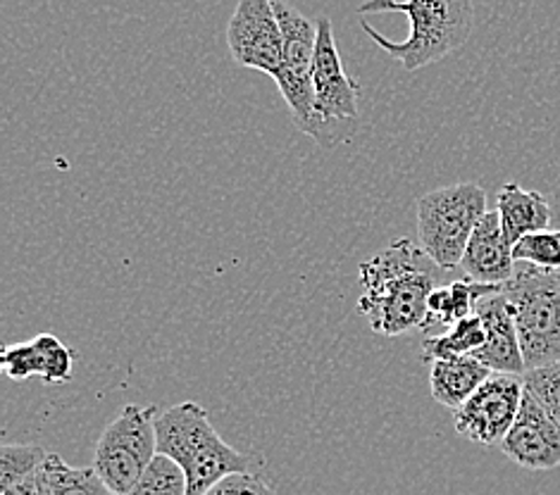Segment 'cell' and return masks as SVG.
Instances as JSON below:
<instances>
[{
  "mask_svg": "<svg viewBox=\"0 0 560 495\" xmlns=\"http://www.w3.org/2000/svg\"><path fill=\"white\" fill-rule=\"evenodd\" d=\"M499 217L505 238L515 246L520 238L551 229V205L539 191L520 184H505L499 191Z\"/></svg>",
  "mask_w": 560,
  "mask_h": 495,
  "instance_id": "obj_14",
  "label": "cell"
},
{
  "mask_svg": "<svg viewBox=\"0 0 560 495\" xmlns=\"http://www.w3.org/2000/svg\"><path fill=\"white\" fill-rule=\"evenodd\" d=\"M77 353L52 333H38L32 341L5 345L0 367L12 381L42 377L44 384H68L74 374Z\"/></svg>",
  "mask_w": 560,
  "mask_h": 495,
  "instance_id": "obj_11",
  "label": "cell"
},
{
  "mask_svg": "<svg viewBox=\"0 0 560 495\" xmlns=\"http://www.w3.org/2000/svg\"><path fill=\"white\" fill-rule=\"evenodd\" d=\"M487 341V331L482 319L477 315L460 319L458 325L448 327L442 337H427L422 341V360L424 363H436V360H456L472 357Z\"/></svg>",
  "mask_w": 560,
  "mask_h": 495,
  "instance_id": "obj_18",
  "label": "cell"
},
{
  "mask_svg": "<svg viewBox=\"0 0 560 495\" xmlns=\"http://www.w3.org/2000/svg\"><path fill=\"white\" fill-rule=\"evenodd\" d=\"M487 193L479 184L463 181L418 198L420 248L444 272L456 270L475 226L487 215Z\"/></svg>",
  "mask_w": 560,
  "mask_h": 495,
  "instance_id": "obj_5",
  "label": "cell"
},
{
  "mask_svg": "<svg viewBox=\"0 0 560 495\" xmlns=\"http://www.w3.org/2000/svg\"><path fill=\"white\" fill-rule=\"evenodd\" d=\"M226 44L234 62L275 79L284 64V38L272 0H238L226 24Z\"/></svg>",
  "mask_w": 560,
  "mask_h": 495,
  "instance_id": "obj_9",
  "label": "cell"
},
{
  "mask_svg": "<svg viewBox=\"0 0 560 495\" xmlns=\"http://www.w3.org/2000/svg\"><path fill=\"white\" fill-rule=\"evenodd\" d=\"M315 22H317V48H315V60H313L315 113L325 125L353 133L358 122L360 84L353 82V79L343 70L331 22L325 15L317 17Z\"/></svg>",
  "mask_w": 560,
  "mask_h": 495,
  "instance_id": "obj_8",
  "label": "cell"
},
{
  "mask_svg": "<svg viewBox=\"0 0 560 495\" xmlns=\"http://www.w3.org/2000/svg\"><path fill=\"white\" fill-rule=\"evenodd\" d=\"M491 369L479 363L475 357H456V360H436L430 372V388L432 398L439 405L458 410L468 403L472 393L482 386Z\"/></svg>",
  "mask_w": 560,
  "mask_h": 495,
  "instance_id": "obj_15",
  "label": "cell"
},
{
  "mask_svg": "<svg viewBox=\"0 0 560 495\" xmlns=\"http://www.w3.org/2000/svg\"><path fill=\"white\" fill-rule=\"evenodd\" d=\"M515 262L539 267L544 272H560V229H546L520 238L513 246Z\"/></svg>",
  "mask_w": 560,
  "mask_h": 495,
  "instance_id": "obj_21",
  "label": "cell"
},
{
  "mask_svg": "<svg viewBox=\"0 0 560 495\" xmlns=\"http://www.w3.org/2000/svg\"><path fill=\"white\" fill-rule=\"evenodd\" d=\"M127 495H186L184 470L167 455L158 452L149 470L141 474L137 486Z\"/></svg>",
  "mask_w": 560,
  "mask_h": 495,
  "instance_id": "obj_19",
  "label": "cell"
},
{
  "mask_svg": "<svg viewBox=\"0 0 560 495\" xmlns=\"http://www.w3.org/2000/svg\"><path fill=\"white\" fill-rule=\"evenodd\" d=\"M155 420L153 405H127L101 434L93 450V470L117 495L135 488L158 455Z\"/></svg>",
  "mask_w": 560,
  "mask_h": 495,
  "instance_id": "obj_6",
  "label": "cell"
},
{
  "mask_svg": "<svg viewBox=\"0 0 560 495\" xmlns=\"http://www.w3.org/2000/svg\"><path fill=\"white\" fill-rule=\"evenodd\" d=\"M206 495H275L272 486L256 474H232L222 479L218 486H212Z\"/></svg>",
  "mask_w": 560,
  "mask_h": 495,
  "instance_id": "obj_23",
  "label": "cell"
},
{
  "mask_svg": "<svg viewBox=\"0 0 560 495\" xmlns=\"http://www.w3.org/2000/svg\"><path fill=\"white\" fill-rule=\"evenodd\" d=\"M439 267L420 244L398 238L375 258L360 264L358 313L382 337L430 327V296L442 286Z\"/></svg>",
  "mask_w": 560,
  "mask_h": 495,
  "instance_id": "obj_1",
  "label": "cell"
},
{
  "mask_svg": "<svg viewBox=\"0 0 560 495\" xmlns=\"http://www.w3.org/2000/svg\"><path fill=\"white\" fill-rule=\"evenodd\" d=\"M0 495H48L42 470H38L36 474H32V476H26L24 481H20V484L3 491Z\"/></svg>",
  "mask_w": 560,
  "mask_h": 495,
  "instance_id": "obj_24",
  "label": "cell"
},
{
  "mask_svg": "<svg viewBox=\"0 0 560 495\" xmlns=\"http://www.w3.org/2000/svg\"><path fill=\"white\" fill-rule=\"evenodd\" d=\"M48 452L38 446H3L0 448V493L12 488L26 476L42 470Z\"/></svg>",
  "mask_w": 560,
  "mask_h": 495,
  "instance_id": "obj_20",
  "label": "cell"
},
{
  "mask_svg": "<svg viewBox=\"0 0 560 495\" xmlns=\"http://www.w3.org/2000/svg\"><path fill=\"white\" fill-rule=\"evenodd\" d=\"M475 315L482 319L487 341L472 357L497 374L523 377L527 372L525 357H523V351H520V339H517V329L513 322L509 300H505L501 288L479 300Z\"/></svg>",
  "mask_w": 560,
  "mask_h": 495,
  "instance_id": "obj_12",
  "label": "cell"
},
{
  "mask_svg": "<svg viewBox=\"0 0 560 495\" xmlns=\"http://www.w3.org/2000/svg\"><path fill=\"white\" fill-rule=\"evenodd\" d=\"M158 452L175 460L186 476V495H206L232 474H246L250 460L234 450L210 424V414L194 400L158 414Z\"/></svg>",
  "mask_w": 560,
  "mask_h": 495,
  "instance_id": "obj_3",
  "label": "cell"
},
{
  "mask_svg": "<svg viewBox=\"0 0 560 495\" xmlns=\"http://www.w3.org/2000/svg\"><path fill=\"white\" fill-rule=\"evenodd\" d=\"M525 381L513 374H497L477 388L468 403L453 410L456 432L479 446H501L523 405Z\"/></svg>",
  "mask_w": 560,
  "mask_h": 495,
  "instance_id": "obj_7",
  "label": "cell"
},
{
  "mask_svg": "<svg viewBox=\"0 0 560 495\" xmlns=\"http://www.w3.org/2000/svg\"><path fill=\"white\" fill-rule=\"evenodd\" d=\"M517 329L525 369L560 360V272L517 262L515 274L501 286Z\"/></svg>",
  "mask_w": 560,
  "mask_h": 495,
  "instance_id": "obj_4",
  "label": "cell"
},
{
  "mask_svg": "<svg viewBox=\"0 0 560 495\" xmlns=\"http://www.w3.org/2000/svg\"><path fill=\"white\" fill-rule=\"evenodd\" d=\"M499 288L501 286L477 284V281L470 279H460L453 281L448 286H439L430 296V327H453L458 325L460 319L472 317L477 310V303Z\"/></svg>",
  "mask_w": 560,
  "mask_h": 495,
  "instance_id": "obj_16",
  "label": "cell"
},
{
  "mask_svg": "<svg viewBox=\"0 0 560 495\" xmlns=\"http://www.w3.org/2000/svg\"><path fill=\"white\" fill-rule=\"evenodd\" d=\"M42 474L48 495H117L93 467H70L58 452H48Z\"/></svg>",
  "mask_w": 560,
  "mask_h": 495,
  "instance_id": "obj_17",
  "label": "cell"
},
{
  "mask_svg": "<svg viewBox=\"0 0 560 495\" xmlns=\"http://www.w3.org/2000/svg\"><path fill=\"white\" fill-rule=\"evenodd\" d=\"M503 455L529 472H546L560 467V429L541 408L539 400L525 388L523 405L511 432L501 440Z\"/></svg>",
  "mask_w": 560,
  "mask_h": 495,
  "instance_id": "obj_10",
  "label": "cell"
},
{
  "mask_svg": "<svg viewBox=\"0 0 560 495\" xmlns=\"http://www.w3.org/2000/svg\"><path fill=\"white\" fill-rule=\"evenodd\" d=\"M515 267L513 244L503 234L499 212L489 210L475 226L460 260V270L477 284L503 286L515 274Z\"/></svg>",
  "mask_w": 560,
  "mask_h": 495,
  "instance_id": "obj_13",
  "label": "cell"
},
{
  "mask_svg": "<svg viewBox=\"0 0 560 495\" xmlns=\"http://www.w3.org/2000/svg\"><path fill=\"white\" fill-rule=\"evenodd\" d=\"M523 381L527 391L539 400L541 408L549 412V417L560 429V360L553 365L525 372Z\"/></svg>",
  "mask_w": 560,
  "mask_h": 495,
  "instance_id": "obj_22",
  "label": "cell"
},
{
  "mask_svg": "<svg viewBox=\"0 0 560 495\" xmlns=\"http://www.w3.org/2000/svg\"><path fill=\"white\" fill-rule=\"evenodd\" d=\"M360 15L372 12H404L410 20V34L404 42H392L363 20V32L386 56L401 62L408 72L444 60L460 50L472 34V0H368L358 8Z\"/></svg>",
  "mask_w": 560,
  "mask_h": 495,
  "instance_id": "obj_2",
  "label": "cell"
}]
</instances>
